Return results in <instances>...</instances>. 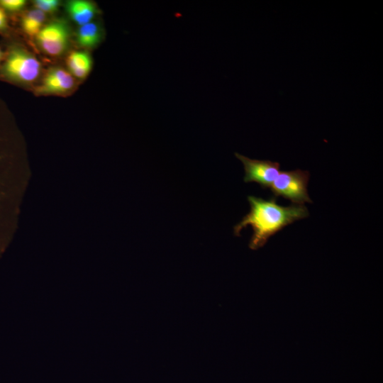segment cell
Listing matches in <instances>:
<instances>
[{
	"mask_svg": "<svg viewBox=\"0 0 383 383\" xmlns=\"http://www.w3.org/2000/svg\"><path fill=\"white\" fill-rule=\"evenodd\" d=\"M74 85L73 76L61 67L50 69L36 88V94H50L65 93Z\"/></svg>",
	"mask_w": 383,
	"mask_h": 383,
	"instance_id": "cell-6",
	"label": "cell"
},
{
	"mask_svg": "<svg viewBox=\"0 0 383 383\" xmlns=\"http://www.w3.org/2000/svg\"><path fill=\"white\" fill-rule=\"evenodd\" d=\"M2 58H3V52L0 49V61L2 60Z\"/></svg>",
	"mask_w": 383,
	"mask_h": 383,
	"instance_id": "cell-14",
	"label": "cell"
},
{
	"mask_svg": "<svg viewBox=\"0 0 383 383\" xmlns=\"http://www.w3.org/2000/svg\"><path fill=\"white\" fill-rule=\"evenodd\" d=\"M309 176L308 171L299 169L280 171L270 187L273 196H282L290 200L294 205L312 203L307 191Z\"/></svg>",
	"mask_w": 383,
	"mask_h": 383,
	"instance_id": "cell-3",
	"label": "cell"
},
{
	"mask_svg": "<svg viewBox=\"0 0 383 383\" xmlns=\"http://www.w3.org/2000/svg\"><path fill=\"white\" fill-rule=\"evenodd\" d=\"M245 170V182H256L262 188H270L273 182L280 172V165L270 160H260L248 158L239 153H235Z\"/></svg>",
	"mask_w": 383,
	"mask_h": 383,
	"instance_id": "cell-5",
	"label": "cell"
},
{
	"mask_svg": "<svg viewBox=\"0 0 383 383\" xmlns=\"http://www.w3.org/2000/svg\"><path fill=\"white\" fill-rule=\"evenodd\" d=\"M35 8L45 13H51L58 9L60 1L57 0H35L33 2Z\"/></svg>",
	"mask_w": 383,
	"mask_h": 383,
	"instance_id": "cell-11",
	"label": "cell"
},
{
	"mask_svg": "<svg viewBox=\"0 0 383 383\" xmlns=\"http://www.w3.org/2000/svg\"><path fill=\"white\" fill-rule=\"evenodd\" d=\"M103 38L101 26L95 22H90L79 26L77 33L78 44L86 48H93L98 45Z\"/></svg>",
	"mask_w": 383,
	"mask_h": 383,
	"instance_id": "cell-9",
	"label": "cell"
},
{
	"mask_svg": "<svg viewBox=\"0 0 383 383\" xmlns=\"http://www.w3.org/2000/svg\"><path fill=\"white\" fill-rule=\"evenodd\" d=\"M26 4L24 0H0V7L9 12L20 11Z\"/></svg>",
	"mask_w": 383,
	"mask_h": 383,
	"instance_id": "cell-12",
	"label": "cell"
},
{
	"mask_svg": "<svg viewBox=\"0 0 383 383\" xmlns=\"http://www.w3.org/2000/svg\"><path fill=\"white\" fill-rule=\"evenodd\" d=\"M7 18L5 11L0 7V30L7 28Z\"/></svg>",
	"mask_w": 383,
	"mask_h": 383,
	"instance_id": "cell-13",
	"label": "cell"
},
{
	"mask_svg": "<svg viewBox=\"0 0 383 383\" xmlns=\"http://www.w3.org/2000/svg\"><path fill=\"white\" fill-rule=\"evenodd\" d=\"M45 13L34 9L27 11L21 18L23 31L30 36H36L43 26Z\"/></svg>",
	"mask_w": 383,
	"mask_h": 383,
	"instance_id": "cell-10",
	"label": "cell"
},
{
	"mask_svg": "<svg viewBox=\"0 0 383 383\" xmlns=\"http://www.w3.org/2000/svg\"><path fill=\"white\" fill-rule=\"evenodd\" d=\"M66 11L72 20L80 26L91 22L99 13L96 4L85 0L69 1L66 4Z\"/></svg>",
	"mask_w": 383,
	"mask_h": 383,
	"instance_id": "cell-7",
	"label": "cell"
},
{
	"mask_svg": "<svg viewBox=\"0 0 383 383\" xmlns=\"http://www.w3.org/2000/svg\"><path fill=\"white\" fill-rule=\"evenodd\" d=\"M67 65L72 75L79 79L86 77L91 71L92 60L86 52L73 51L67 57Z\"/></svg>",
	"mask_w": 383,
	"mask_h": 383,
	"instance_id": "cell-8",
	"label": "cell"
},
{
	"mask_svg": "<svg viewBox=\"0 0 383 383\" xmlns=\"http://www.w3.org/2000/svg\"><path fill=\"white\" fill-rule=\"evenodd\" d=\"M68 23L57 19L43 26L35 36L38 47L47 55L60 56L68 48L70 43Z\"/></svg>",
	"mask_w": 383,
	"mask_h": 383,
	"instance_id": "cell-4",
	"label": "cell"
},
{
	"mask_svg": "<svg viewBox=\"0 0 383 383\" xmlns=\"http://www.w3.org/2000/svg\"><path fill=\"white\" fill-rule=\"evenodd\" d=\"M40 67L39 60L31 52L20 46H13L0 66V75L12 82L30 84L38 77Z\"/></svg>",
	"mask_w": 383,
	"mask_h": 383,
	"instance_id": "cell-2",
	"label": "cell"
},
{
	"mask_svg": "<svg viewBox=\"0 0 383 383\" xmlns=\"http://www.w3.org/2000/svg\"><path fill=\"white\" fill-rule=\"evenodd\" d=\"M275 197L269 200L248 196L250 211L240 223L234 226V234L240 235L243 228L250 226L252 235L249 247L252 250L262 248L268 239L287 226L309 216V211L304 205L283 206L277 204Z\"/></svg>",
	"mask_w": 383,
	"mask_h": 383,
	"instance_id": "cell-1",
	"label": "cell"
}]
</instances>
